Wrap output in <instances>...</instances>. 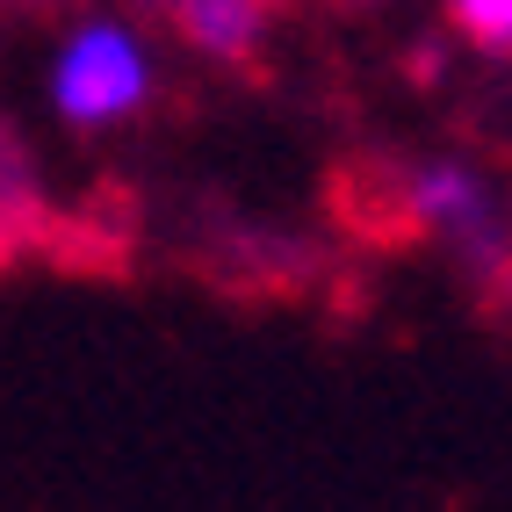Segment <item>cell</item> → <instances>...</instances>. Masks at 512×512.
<instances>
[{
    "instance_id": "obj_1",
    "label": "cell",
    "mask_w": 512,
    "mask_h": 512,
    "mask_svg": "<svg viewBox=\"0 0 512 512\" xmlns=\"http://www.w3.org/2000/svg\"><path fill=\"white\" fill-rule=\"evenodd\" d=\"M152 101V51L123 22H80L51 65V109L80 130H109Z\"/></svg>"
},
{
    "instance_id": "obj_2",
    "label": "cell",
    "mask_w": 512,
    "mask_h": 512,
    "mask_svg": "<svg viewBox=\"0 0 512 512\" xmlns=\"http://www.w3.org/2000/svg\"><path fill=\"white\" fill-rule=\"evenodd\" d=\"M412 217L433 231V238H448V246L484 275L491 289L505 282V267H512V246H505V217H498V202H491V181L476 174V166H455V159H433L412 174Z\"/></svg>"
},
{
    "instance_id": "obj_3",
    "label": "cell",
    "mask_w": 512,
    "mask_h": 512,
    "mask_svg": "<svg viewBox=\"0 0 512 512\" xmlns=\"http://www.w3.org/2000/svg\"><path fill=\"white\" fill-rule=\"evenodd\" d=\"M174 22L202 58L246 65L267 37V0H174Z\"/></svg>"
},
{
    "instance_id": "obj_4",
    "label": "cell",
    "mask_w": 512,
    "mask_h": 512,
    "mask_svg": "<svg viewBox=\"0 0 512 512\" xmlns=\"http://www.w3.org/2000/svg\"><path fill=\"white\" fill-rule=\"evenodd\" d=\"M448 22L476 51H512V0H448Z\"/></svg>"
},
{
    "instance_id": "obj_5",
    "label": "cell",
    "mask_w": 512,
    "mask_h": 512,
    "mask_svg": "<svg viewBox=\"0 0 512 512\" xmlns=\"http://www.w3.org/2000/svg\"><path fill=\"white\" fill-rule=\"evenodd\" d=\"M15 210L22 217L37 210V181H29V152L15 138H0V224H8V238H15Z\"/></svg>"
},
{
    "instance_id": "obj_6",
    "label": "cell",
    "mask_w": 512,
    "mask_h": 512,
    "mask_svg": "<svg viewBox=\"0 0 512 512\" xmlns=\"http://www.w3.org/2000/svg\"><path fill=\"white\" fill-rule=\"evenodd\" d=\"M498 289H505V296H512V267H505V282H498Z\"/></svg>"
},
{
    "instance_id": "obj_7",
    "label": "cell",
    "mask_w": 512,
    "mask_h": 512,
    "mask_svg": "<svg viewBox=\"0 0 512 512\" xmlns=\"http://www.w3.org/2000/svg\"><path fill=\"white\" fill-rule=\"evenodd\" d=\"M0 253H8V224H0Z\"/></svg>"
}]
</instances>
